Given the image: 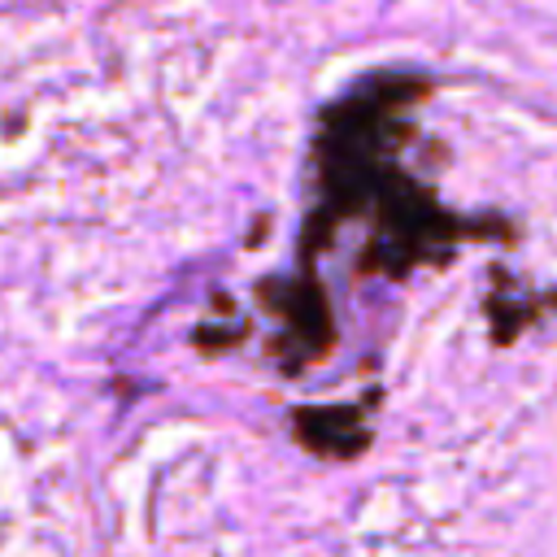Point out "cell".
I'll return each mask as SVG.
<instances>
[]
</instances>
